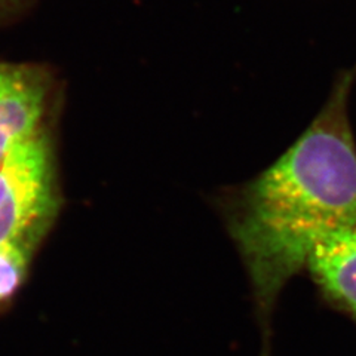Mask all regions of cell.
<instances>
[{
  "mask_svg": "<svg viewBox=\"0 0 356 356\" xmlns=\"http://www.w3.org/2000/svg\"><path fill=\"white\" fill-rule=\"evenodd\" d=\"M356 69L341 72L325 104L289 149L213 204L248 275L261 355H270L277 298L306 270L318 245L356 227V141L349 97Z\"/></svg>",
  "mask_w": 356,
  "mask_h": 356,
  "instance_id": "obj_1",
  "label": "cell"
},
{
  "mask_svg": "<svg viewBox=\"0 0 356 356\" xmlns=\"http://www.w3.org/2000/svg\"><path fill=\"white\" fill-rule=\"evenodd\" d=\"M52 129L22 141L0 161V245L35 255L61 209Z\"/></svg>",
  "mask_w": 356,
  "mask_h": 356,
  "instance_id": "obj_2",
  "label": "cell"
},
{
  "mask_svg": "<svg viewBox=\"0 0 356 356\" xmlns=\"http://www.w3.org/2000/svg\"><path fill=\"white\" fill-rule=\"evenodd\" d=\"M58 82L48 65L0 60V161L17 144L51 129Z\"/></svg>",
  "mask_w": 356,
  "mask_h": 356,
  "instance_id": "obj_3",
  "label": "cell"
},
{
  "mask_svg": "<svg viewBox=\"0 0 356 356\" xmlns=\"http://www.w3.org/2000/svg\"><path fill=\"white\" fill-rule=\"evenodd\" d=\"M306 270L322 302L356 324V227L322 241L312 252Z\"/></svg>",
  "mask_w": 356,
  "mask_h": 356,
  "instance_id": "obj_4",
  "label": "cell"
},
{
  "mask_svg": "<svg viewBox=\"0 0 356 356\" xmlns=\"http://www.w3.org/2000/svg\"><path fill=\"white\" fill-rule=\"evenodd\" d=\"M33 255L15 245H0V306L10 302L24 284Z\"/></svg>",
  "mask_w": 356,
  "mask_h": 356,
  "instance_id": "obj_5",
  "label": "cell"
},
{
  "mask_svg": "<svg viewBox=\"0 0 356 356\" xmlns=\"http://www.w3.org/2000/svg\"><path fill=\"white\" fill-rule=\"evenodd\" d=\"M36 2L38 0H0V26L18 19Z\"/></svg>",
  "mask_w": 356,
  "mask_h": 356,
  "instance_id": "obj_6",
  "label": "cell"
}]
</instances>
